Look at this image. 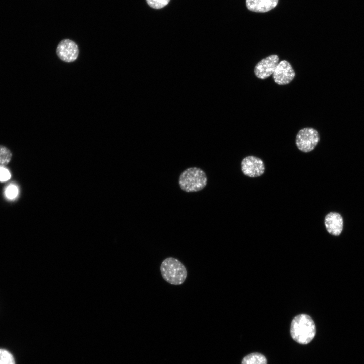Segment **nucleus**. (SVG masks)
Segmentation results:
<instances>
[{
    "label": "nucleus",
    "mask_w": 364,
    "mask_h": 364,
    "mask_svg": "<svg viewBox=\"0 0 364 364\" xmlns=\"http://www.w3.org/2000/svg\"><path fill=\"white\" fill-rule=\"evenodd\" d=\"M290 333L296 342L301 344L310 343L316 334L314 322L309 315L301 314L296 316L291 322Z\"/></svg>",
    "instance_id": "nucleus-1"
},
{
    "label": "nucleus",
    "mask_w": 364,
    "mask_h": 364,
    "mask_svg": "<svg viewBox=\"0 0 364 364\" xmlns=\"http://www.w3.org/2000/svg\"><path fill=\"white\" fill-rule=\"evenodd\" d=\"M160 269L163 278L170 284L181 285L187 276L185 266L175 258L168 257L165 259L161 263Z\"/></svg>",
    "instance_id": "nucleus-2"
},
{
    "label": "nucleus",
    "mask_w": 364,
    "mask_h": 364,
    "mask_svg": "<svg viewBox=\"0 0 364 364\" xmlns=\"http://www.w3.org/2000/svg\"><path fill=\"white\" fill-rule=\"evenodd\" d=\"M207 178L204 171L197 167H191L184 170L179 178L180 188L187 192H197L206 185Z\"/></svg>",
    "instance_id": "nucleus-3"
},
{
    "label": "nucleus",
    "mask_w": 364,
    "mask_h": 364,
    "mask_svg": "<svg viewBox=\"0 0 364 364\" xmlns=\"http://www.w3.org/2000/svg\"><path fill=\"white\" fill-rule=\"evenodd\" d=\"M320 141L318 132L311 127L300 129L296 136V145L301 151L307 153L313 150Z\"/></svg>",
    "instance_id": "nucleus-4"
},
{
    "label": "nucleus",
    "mask_w": 364,
    "mask_h": 364,
    "mask_svg": "<svg viewBox=\"0 0 364 364\" xmlns=\"http://www.w3.org/2000/svg\"><path fill=\"white\" fill-rule=\"evenodd\" d=\"M243 173L250 177H257L262 175L265 171L263 161L254 156L245 157L241 163Z\"/></svg>",
    "instance_id": "nucleus-5"
},
{
    "label": "nucleus",
    "mask_w": 364,
    "mask_h": 364,
    "mask_svg": "<svg viewBox=\"0 0 364 364\" xmlns=\"http://www.w3.org/2000/svg\"><path fill=\"white\" fill-rule=\"evenodd\" d=\"M279 62L277 55H270L258 62L254 67V74L259 79H265L274 73Z\"/></svg>",
    "instance_id": "nucleus-6"
},
{
    "label": "nucleus",
    "mask_w": 364,
    "mask_h": 364,
    "mask_svg": "<svg viewBox=\"0 0 364 364\" xmlns=\"http://www.w3.org/2000/svg\"><path fill=\"white\" fill-rule=\"evenodd\" d=\"M295 76V71L291 64L286 60L279 62L272 74L274 82L280 85L290 83Z\"/></svg>",
    "instance_id": "nucleus-7"
},
{
    "label": "nucleus",
    "mask_w": 364,
    "mask_h": 364,
    "mask_svg": "<svg viewBox=\"0 0 364 364\" xmlns=\"http://www.w3.org/2000/svg\"><path fill=\"white\" fill-rule=\"evenodd\" d=\"M58 57L66 62H72L78 56L79 49L77 44L73 41L66 39L61 40L56 49Z\"/></svg>",
    "instance_id": "nucleus-8"
},
{
    "label": "nucleus",
    "mask_w": 364,
    "mask_h": 364,
    "mask_svg": "<svg viewBox=\"0 0 364 364\" xmlns=\"http://www.w3.org/2000/svg\"><path fill=\"white\" fill-rule=\"evenodd\" d=\"M324 224L329 233L334 236H338L343 230V217L339 213L329 212L325 217Z\"/></svg>",
    "instance_id": "nucleus-9"
},
{
    "label": "nucleus",
    "mask_w": 364,
    "mask_h": 364,
    "mask_svg": "<svg viewBox=\"0 0 364 364\" xmlns=\"http://www.w3.org/2000/svg\"><path fill=\"white\" fill-rule=\"evenodd\" d=\"M279 0H246L248 10L257 13H265L275 8Z\"/></svg>",
    "instance_id": "nucleus-10"
},
{
    "label": "nucleus",
    "mask_w": 364,
    "mask_h": 364,
    "mask_svg": "<svg viewBox=\"0 0 364 364\" xmlns=\"http://www.w3.org/2000/svg\"><path fill=\"white\" fill-rule=\"evenodd\" d=\"M266 357L259 353H252L245 356L241 364H267Z\"/></svg>",
    "instance_id": "nucleus-11"
},
{
    "label": "nucleus",
    "mask_w": 364,
    "mask_h": 364,
    "mask_svg": "<svg viewBox=\"0 0 364 364\" xmlns=\"http://www.w3.org/2000/svg\"><path fill=\"white\" fill-rule=\"evenodd\" d=\"M12 157V153L6 146L0 145V168L9 163Z\"/></svg>",
    "instance_id": "nucleus-12"
},
{
    "label": "nucleus",
    "mask_w": 364,
    "mask_h": 364,
    "mask_svg": "<svg viewBox=\"0 0 364 364\" xmlns=\"http://www.w3.org/2000/svg\"><path fill=\"white\" fill-rule=\"evenodd\" d=\"M0 364H15L12 354L4 349H0Z\"/></svg>",
    "instance_id": "nucleus-13"
},
{
    "label": "nucleus",
    "mask_w": 364,
    "mask_h": 364,
    "mask_svg": "<svg viewBox=\"0 0 364 364\" xmlns=\"http://www.w3.org/2000/svg\"><path fill=\"white\" fill-rule=\"evenodd\" d=\"M147 4L155 9H161L166 6L170 0H146Z\"/></svg>",
    "instance_id": "nucleus-14"
},
{
    "label": "nucleus",
    "mask_w": 364,
    "mask_h": 364,
    "mask_svg": "<svg viewBox=\"0 0 364 364\" xmlns=\"http://www.w3.org/2000/svg\"><path fill=\"white\" fill-rule=\"evenodd\" d=\"M18 193L17 187L14 185H10L6 190V195L10 199H13L16 197Z\"/></svg>",
    "instance_id": "nucleus-15"
},
{
    "label": "nucleus",
    "mask_w": 364,
    "mask_h": 364,
    "mask_svg": "<svg viewBox=\"0 0 364 364\" xmlns=\"http://www.w3.org/2000/svg\"><path fill=\"white\" fill-rule=\"evenodd\" d=\"M11 177L9 170L4 167L0 168V181H6Z\"/></svg>",
    "instance_id": "nucleus-16"
}]
</instances>
